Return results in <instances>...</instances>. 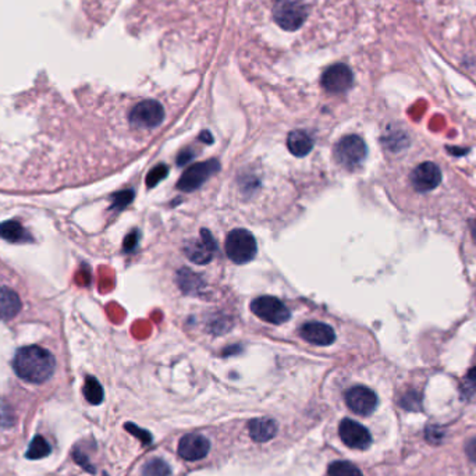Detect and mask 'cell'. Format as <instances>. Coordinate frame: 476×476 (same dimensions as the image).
<instances>
[{
	"mask_svg": "<svg viewBox=\"0 0 476 476\" xmlns=\"http://www.w3.org/2000/svg\"><path fill=\"white\" fill-rule=\"evenodd\" d=\"M13 368L19 378L28 383L41 385L51 379L55 372V357L38 346L23 347L16 353Z\"/></svg>",
	"mask_w": 476,
	"mask_h": 476,
	"instance_id": "cell-1",
	"label": "cell"
},
{
	"mask_svg": "<svg viewBox=\"0 0 476 476\" xmlns=\"http://www.w3.org/2000/svg\"><path fill=\"white\" fill-rule=\"evenodd\" d=\"M309 12L310 6L306 0H274L272 5L274 23L288 33L301 30L309 17Z\"/></svg>",
	"mask_w": 476,
	"mask_h": 476,
	"instance_id": "cell-2",
	"label": "cell"
},
{
	"mask_svg": "<svg viewBox=\"0 0 476 476\" xmlns=\"http://www.w3.org/2000/svg\"><path fill=\"white\" fill-rule=\"evenodd\" d=\"M224 248L230 261L237 265H245L251 262L258 252L256 240L244 229H236L230 231L227 234Z\"/></svg>",
	"mask_w": 476,
	"mask_h": 476,
	"instance_id": "cell-3",
	"label": "cell"
},
{
	"mask_svg": "<svg viewBox=\"0 0 476 476\" xmlns=\"http://www.w3.org/2000/svg\"><path fill=\"white\" fill-rule=\"evenodd\" d=\"M367 145L358 135L343 136L335 148V156L339 165L347 170H354L361 166L367 157Z\"/></svg>",
	"mask_w": 476,
	"mask_h": 476,
	"instance_id": "cell-4",
	"label": "cell"
},
{
	"mask_svg": "<svg viewBox=\"0 0 476 476\" xmlns=\"http://www.w3.org/2000/svg\"><path fill=\"white\" fill-rule=\"evenodd\" d=\"M251 310L262 321L272 325H283L291 316L290 309L279 298L270 295L255 298L251 302Z\"/></svg>",
	"mask_w": 476,
	"mask_h": 476,
	"instance_id": "cell-5",
	"label": "cell"
},
{
	"mask_svg": "<svg viewBox=\"0 0 476 476\" xmlns=\"http://www.w3.org/2000/svg\"><path fill=\"white\" fill-rule=\"evenodd\" d=\"M165 118L164 106L156 100H143L130 112V124L139 130H150L161 125Z\"/></svg>",
	"mask_w": 476,
	"mask_h": 476,
	"instance_id": "cell-6",
	"label": "cell"
},
{
	"mask_svg": "<svg viewBox=\"0 0 476 476\" xmlns=\"http://www.w3.org/2000/svg\"><path fill=\"white\" fill-rule=\"evenodd\" d=\"M220 169V164L216 159H209L206 162H198L187 169L177 183V188L183 193H191L198 190Z\"/></svg>",
	"mask_w": 476,
	"mask_h": 476,
	"instance_id": "cell-7",
	"label": "cell"
},
{
	"mask_svg": "<svg viewBox=\"0 0 476 476\" xmlns=\"http://www.w3.org/2000/svg\"><path fill=\"white\" fill-rule=\"evenodd\" d=\"M216 241L209 230H201L200 238L191 240L184 245V254L187 258L197 265L209 263L216 252Z\"/></svg>",
	"mask_w": 476,
	"mask_h": 476,
	"instance_id": "cell-8",
	"label": "cell"
},
{
	"mask_svg": "<svg viewBox=\"0 0 476 476\" xmlns=\"http://www.w3.org/2000/svg\"><path fill=\"white\" fill-rule=\"evenodd\" d=\"M339 434L342 441L354 450H367L372 443V436L369 430L353 419H343L339 426Z\"/></svg>",
	"mask_w": 476,
	"mask_h": 476,
	"instance_id": "cell-9",
	"label": "cell"
},
{
	"mask_svg": "<svg viewBox=\"0 0 476 476\" xmlns=\"http://www.w3.org/2000/svg\"><path fill=\"white\" fill-rule=\"evenodd\" d=\"M347 407L357 415H371L378 407V396L365 386H354L346 393Z\"/></svg>",
	"mask_w": 476,
	"mask_h": 476,
	"instance_id": "cell-10",
	"label": "cell"
},
{
	"mask_svg": "<svg viewBox=\"0 0 476 476\" xmlns=\"http://www.w3.org/2000/svg\"><path fill=\"white\" fill-rule=\"evenodd\" d=\"M322 85L328 92L343 94L353 85V73L349 66L339 63L330 66L322 77Z\"/></svg>",
	"mask_w": 476,
	"mask_h": 476,
	"instance_id": "cell-11",
	"label": "cell"
},
{
	"mask_svg": "<svg viewBox=\"0 0 476 476\" xmlns=\"http://www.w3.org/2000/svg\"><path fill=\"white\" fill-rule=\"evenodd\" d=\"M440 183H441V172L436 164H432V162L421 164L411 173V184L418 193L432 191Z\"/></svg>",
	"mask_w": 476,
	"mask_h": 476,
	"instance_id": "cell-12",
	"label": "cell"
},
{
	"mask_svg": "<svg viewBox=\"0 0 476 476\" xmlns=\"http://www.w3.org/2000/svg\"><path fill=\"white\" fill-rule=\"evenodd\" d=\"M209 450L211 443L205 436L190 433L180 440L177 452L186 461H200L208 455Z\"/></svg>",
	"mask_w": 476,
	"mask_h": 476,
	"instance_id": "cell-13",
	"label": "cell"
},
{
	"mask_svg": "<svg viewBox=\"0 0 476 476\" xmlns=\"http://www.w3.org/2000/svg\"><path fill=\"white\" fill-rule=\"evenodd\" d=\"M299 335L305 342L313 346L326 347L336 342L335 330L329 325L322 322H308L302 325L299 329Z\"/></svg>",
	"mask_w": 476,
	"mask_h": 476,
	"instance_id": "cell-14",
	"label": "cell"
},
{
	"mask_svg": "<svg viewBox=\"0 0 476 476\" xmlns=\"http://www.w3.org/2000/svg\"><path fill=\"white\" fill-rule=\"evenodd\" d=\"M279 430V426L272 418H256L249 421L248 432L254 441L265 443L272 440Z\"/></svg>",
	"mask_w": 476,
	"mask_h": 476,
	"instance_id": "cell-15",
	"label": "cell"
},
{
	"mask_svg": "<svg viewBox=\"0 0 476 476\" xmlns=\"http://www.w3.org/2000/svg\"><path fill=\"white\" fill-rule=\"evenodd\" d=\"M21 299L9 287H0V319L10 321L20 312Z\"/></svg>",
	"mask_w": 476,
	"mask_h": 476,
	"instance_id": "cell-16",
	"label": "cell"
},
{
	"mask_svg": "<svg viewBox=\"0 0 476 476\" xmlns=\"http://www.w3.org/2000/svg\"><path fill=\"white\" fill-rule=\"evenodd\" d=\"M287 148L294 156L302 157V156H306L312 150L313 139L308 132L302 130H294L288 134Z\"/></svg>",
	"mask_w": 476,
	"mask_h": 476,
	"instance_id": "cell-17",
	"label": "cell"
},
{
	"mask_svg": "<svg viewBox=\"0 0 476 476\" xmlns=\"http://www.w3.org/2000/svg\"><path fill=\"white\" fill-rule=\"evenodd\" d=\"M0 237L10 243H31L33 236L16 220H9L0 224Z\"/></svg>",
	"mask_w": 476,
	"mask_h": 476,
	"instance_id": "cell-18",
	"label": "cell"
},
{
	"mask_svg": "<svg viewBox=\"0 0 476 476\" xmlns=\"http://www.w3.org/2000/svg\"><path fill=\"white\" fill-rule=\"evenodd\" d=\"M177 284L186 294H194L201 290L204 281L200 276L193 273L190 269H182L177 274Z\"/></svg>",
	"mask_w": 476,
	"mask_h": 476,
	"instance_id": "cell-19",
	"label": "cell"
},
{
	"mask_svg": "<svg viewBox=\"0 0 476 476\" xmlns=\"http://www.w3.org/2000/svg\"><path fill=\"white\" fill-rule=\"evenodd\" d=\"M84 397L92 405H99L103 401L105 393L100 383L94 378L88 376L84 383Z\"/></svg>",
	"mask_w": 476,
	"mask_h": 476,
	"instance_id": "cell-20",
	"label": "cell"
},
{
	"mask_svg": "<svg viewBox=\"0 0 476 476\" xmlns=\"http://www.w3.org/2000/svg\"><path fill=\"white\" fill-rule=\"evenodd\" d=\"M172 469L169 464L161 458L148 461L142 469V476H170Z\"/></svg>",
	"mask_w": 476,
	"mask_h": 476,
	"instance_id": "cell-21",
	"label": "cell"
},
{
	"mask_svg": "<svg viewBox=\"0 0 476 476\" xmlns=\"http://www.w3.org/2000/svg\"><path fill=\"white\" fill-rule=\"evenodd\" d=\"M52 448L48 444V441L42 436H35L31 441L28 450H27V458L28 459H41L44 457H48L51 454Z\"/></svg>",
	"mask_w": 476,
	"mask_h": 476,
	"instance_id": "cell-22",
	"label": "cell"
},
{
	"mask_svg": "<svg viewBox=\"0 0 476 476\" xmlns=\"http://www.w3.org/2000/svg\"><path fill=\"white\" fill-rule=\"evenodd\" d=\"M329 476H364L362 472L349 461H336L329 466Z\"/></svg>",
	"mask_w": 476,
	"mask_h": 476,
	"instance_id": "cell-23",
	"label": "cell"
},
{
	"mask_svg": "<svg viewBox=\"0 0 476 476\" xmlns=\"http://www.w3.org/2000/svg\"><path fill=\"white\" fill-rule=\"evenodd\" d=\"M459 390H461V396L464 398H469L476 391V367L472 368L464 376V379L461 382V386H459Z\"/></svg>",
	"mask_w": 476,
	"mask_h": 476,
	"instance_id": "cell-24",
	"label": "cell"
},
{
	"mask_svg": "<svg viewBox=\"0 0 476 476\" xmlns=\"http://www.w3.org/2000/svg\"><path fill=\"white\" fill-rule=\"evenodd\" d=\"M168 173H169V169L166 165H157L156 168H153L148 176H146V186L148 188H153L156 187L159 183H161L162 180H165L168 177Z\"/></svg>",
	"mask_w": 476,
	"mask_h": 476,
	"instance_id": "cell-25",
	"label": "cell"
},
{
	"mask_svg": "<svg viewBox=\"0 0 476 476\" xmlns=\"http://www.w3.org/2000/svg\"><path fill=\"white\" fill-rule=\"evenodd\" d=\"M134 200V193L132 191H121L113 195L112 200V209L116 211H121L125 206H128L131 204V201Z\"/></svg>",
	"mask_w": 476,
	"mask_h": 476,
	"instance_id": "cell-26",
	"label": "cell"
},
{
	"mask_svg": "<svg viewBox=\"0 0 476 476\" xmlns=\"http://www.w3.org/2000/svg\"><path fill=\"white\" fill-rule=\"evenodd\" d=\"M421 396L416 391H408L407 394L403 396V398L400 400V404L403 408L408 409V411H416L421 408Z\"/></svg>",
	"mask_w": 476,
	"mask_h": 476,
	"instance_id": "cell-27",
	"label": "cell"
},
{
	"mask_svg": "<svg viewBox=\"0 0 476 476\" xmlns=\"http://www.w3.org/2000/svg\"><path fill=\"white\" fill-rule=\"evenodd\" d=\"M125 430H128L132 436H135L136 439H139V441L143 444V446H148V444H150V441H152V436H150V433L148 432V430H143V429H141V427H138L136 425H134V423H125Z\"/></svg>",
	"mask_w": 476,
	"mask_h": 476,
	"instance_id": "cell-28",
	"label": "cell"
},
{
	"mask_svg": "<svg viewBox=\"0 0 476 476\" xmlns=\"http://www.w3.org/2000/svg\"><path fill=\"white\" fill-rule=\"evenodd\" d=\"M138 241H139V233L138 230H132L124 240L123 243V248L125 252H131L135 249V247L138 245Z\"/></svg>",
	"mask_w": 476,
	"mask_h": 476,
	"instance_id": "cell-29",
	"label": "cell"
},
{
	"mask_svg": "<svg viewBox=\"0 0 476 476\" xmlns=\"http://www.w3.org/2000/svg\"><path fill=\"white\" fill-rule=\"evenodd\" d=\"M73 457H74V459H76V462L77 464H80L85 470H89L91 473H94L95 472V469L92 468V465H91V462L88 461V458H87V455L85 454H82L81 451H78V450H76L74 452H73Z\"/></svg>",
	"mask_w": 476,
	"mask_h": 476,
	"instance_id": "cell-30",
	"label": "cell"
},
{
	"mask_svg": "<svg viewBox=\"0 0 476 476\" xmlns=\"http://www.w3.org/2000/svg\"><path fill=\"white\" fill-rule=\"evenodd\" d=\"M426 437H427V440H429L430 443H439V441L443 439V432L439 430V429L434 427V426H430V427H427V430H426Z\"/></svg>",
	"mask_w": 476,
	"mask_h": 476,
	"instance_id": "cell-31",
	"label": "cell"
},
{
	"mask_svg": "<svg viewBox=\"0 0 476 476\" xmlns=\"http://www.w3.org/2000/svg\"><path fill=\"white\" fill-rule=\"evenodd\" d=\"M193 157H194V153H193L190 149H184V150L180 152V155H179V157H177V165H179V166H183V165H186L187 162H190Z\"/></svg>",
	"mask_w": 476,
	"mask_h": 476,
	"instance_id": "cell-32",
	"label": "cell"
},
{
	"mask_svg": "<svg viewBox=\"0 0 476 476\" xmlns=\"http://www.w3.org/2000/svg\"><path fill=\"white\" fill-rule=\"evenodd\" d=\"M466 455L470 461L476 462V437L469 440V443L466 444Z\"/></svg>",
	"mask_w": 476,
	"mask_h": 476,
	"instance_id": "cell-33",
	"label": "cell"
},
{
	"mask_svg": "<svg viewBox=\"0 0 476 476\" xmlns=\"http://www.w3.org/2000/svg\"><path fill=\"white\" fill-rule=\"evenodd\" d=\"M472 237H473V240H475V243H476V220H475L473 224H472Z\"/></svg>",
	"mask_w": 476,
	"mask_h": 476,
	"instance_id": "cell-34",
	"label": "cell"
}]
</instances>
